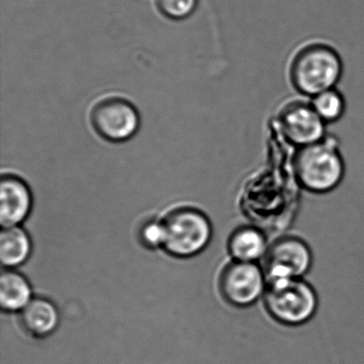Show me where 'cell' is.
Returning <instances> with one entry per match:
<instances>
[{
	"label": "cell",
	"instance_id": "cell-6",
	"mask_svg": "<svg viewBox=\"0 0 364 364\" xmlns=\"http://www.w3.org/2000/svg\"><path fill=\"white\" fill-rule=\"evenodd\" d=\"M90 121L97 135L109 142H125L138 133L141 124L139 110L122 97H107L95 103Z\"/></svg>",
	"mask_w": 364,
	"mask_h": 364
},
{
	"label": "cell",
	"instance_id": "cell-5",
	"mask_svg": "<svg viewBox=\"0 0 364 364\" xmlns=\"http://www.w3.org/2000/svg\"><path fill=\"white\" fill-rule=\"evenodd\" d=\"M313 261L312 249L306 240L287 235L269 245L261 265L270 283L304 279L312 269Z\"/></svg>",
	"mask_w": 364,
	"mask_h": 364
},
{
	"label": "cell",
	"instance_id": "cell-14",
	"mask_svg": "<svg viewBox=\"0 0 364 364\" xmlns=\"http://www.w3.org/2000/svg\"><path fill=\"white\" fill-rule=\"evenodd\" d=\"M311 105L326 124L338 122L346 110V101L336 88L315 95L311 99Z\"/></svg>",
	"mask_w": 364,
	"mask_h": 364
},
{
	"label": "cell",
	"instance_id": "cell-7",
	"mask_svg": "<svg viewBox=\"0 0 364 364\" xmlns=\"http://www.w3.org/2000/svg\"><path fill=\"white\" fill-rule=\"evenodd\" d=\"M219 289L228 304L249 308L263 299L267 279L261 264L233 261L223 268Z\"/></svg>",
	"mask_w": 364,
	"mask_h": 364
},
{
	"label": "cell",
	"instance_id": "cell-12",
	"mask_svg": "<svg viewBox=\"0 0 364 364\" xmlns=\"http://www.w3.org/2000/svg\"><path fill=\"white\" fill-rule=\"evenodd\" d=\"M33 299L28 280L14 270H5L0 277V306L6 312L22 311Z\"/></svg>",
	"mask_w": 364,
	"mask_h": 364
},
{
	"label": "cell",
	"instance_id": "cell-2",
	"mask_svg": "<svg viewBox=\"0 0 364 364\" xmlns=\"http://www.w3.org/2000/svg\"><path fill=\"white\" fill-rule=\"evenodd\" d=\"M293 168L300 186L311 193H331L344 180V159L338 144L327 137L299 149L294 157Z\"/></svg>",
	"mask_w": 364,
	"mask_h": 364
},
{
	"label": "cell",
	"instance_id": "cell-11",
	"mask_svg": "<svg viewBox=\"0 0 364 364\" xmlns=\"http://www.w3.org/2000/svg\"><path fill=\"white\" fill-rule=\"evenodd\" d=\"M21 323L23 328L36 338H46L58 327L59 313L50 300L33 298L21 311Z\"/></svg>",
	"mask_w": 364,
	"mask_h": 364
},
{
	"label": "cell",
	"instance_id": "cell-16",
	"mask_svg": "<svg viewBox=\"0 0 364 364\" xmlns=\"http://www.w3.org/2000/svg\"><path fill=\"white\" fill-rule=\"evenodd\" d=\"M166 232L164 223L157 220L146 221L139 231V240L146 248L156 249L164 247Z\"/></svg>",
	"mask_w": 364,
	"mask_h": 364
},
{
	"label": "cell",
	"instance_id": "cell-10",
	"mask_svg": "<svg viewBox=\"0 0 364 364\" xmlns=\"http://www.w3.org/2000/svg\"><path fill=\"white\" fill-rule=\"evenodd\" d=\"M265 233L255 225H242L234 230L228 242V250L233 261L259 263L269 248Z\"/></svg>",
	"mask_w": 364,
	"mask_h": 364
},
{
	"label": "cell",
	"instance_id": "cell-3",
	"mask_svg": "<svg viewBox=\"0 0 364 364\" xmlns=\"http://www.w3.org/2000/svg\"><path fill=\"white\" fill-rule=\"evenodd\" d=\"M264 308L272 321L285 327H300L312 321L318 310L316 289L306 279L267 283Z\"/></svg>",
	"mask_w": 364,
	"mask_h": 364
},
{
	"label": "cell",
	"instance_id": "cell-1",
	"mask_svg": "<svg viewBox=\"0 0 364 364\" xmlns=\"http://www.w3.org/2000/svg\"><path fill=\"white\" fill-rule=\"evenodd\" d=\"M343 75V61L328 44L314 42L300 48L289 65L291 86L300 95L314 97L336 88Z\"/></svg>",
	"mask_w": 364,
	"mask_h": 364
},
{
	"label": "cell",
	"instance_id": "cell-15",
	"mask_svg": "<svg viewBox=\"0 0 364 364\" xmlns=\"http://www.w3.org/2000/svg\"><path fill=\"white\" fill-rule=\"evenodd\" d=\"M199 0H156L157 9L165 18L183 21L191 18L198 8Z\"/></svg>",
	"mask_w": 364,
	"mask_h": 364
},
{
	"label": "cell",
	"instance_id": "cell-13",
	"mask_svg": "<svg viewBox=\"0 0 364 364\" xmlns=\"http://www.w3.org/2000/svg\"><path fill=\"white\" fill-rule=\"evenodd\" d=\"M31 253L28 234L20 227L4 228L0 234V262L4 267L22 265Z\"/></svg>",
	"mask_w": 364,
	"mask_h": 364
},
{
	"label": "cell",
	"instance_id": "cell-8",
	"mask_svg": "<svg viewBox=\"0 0 364 364\" xmlns=\"http://www.w3.org/2000/svg\"><path fill=\"white\" fill-rule=\"evenodd\" d=\"M279 125L285 139L301 149L323 141L326 123L313 109L312 105L296 101L287 104L278 117Z\"/></svg>",
	"mask_w": 364,
	"mask_h": 364
},
{
	"label": "cell",
	"instance_id": "cell-4",
	"mask_svg": "<svg viewBox=\"0 0 364 364\" xmlns=\"http://www.w3.org/2000/svg\"><path fill=\"white\" fill-rule=\"evenodd\" d=\"M166 237L163 248L176 257H191L201 252L212 238L208 217L195 208H180L164 220Z\"/></svg>",
	"mask_w": 364,
	"mask_h": 364
},
{
	"label": "cell",
	"instance_id": "cell-9",
	"mask_svg": "<svg viewBox=\"0 0 364 364\" xmlns=\"http://www.w3.org/2000/svg\"><path fill=\"white\" fill-rule=\"evenodd\" d=\"M33 198L26 183L14 176H4L0 183V223L18 227L28 217Z\"/></svg>",
	"mask_w": 364,
	"mask_h": 364
}]
</instances>
